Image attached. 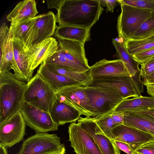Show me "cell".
<instances>
[{
	"instance_id": "1",
	"label": "cell",
	"mask_w": 154,
	"mask_h": 154,
	"mask_svg": "<svg viewBox=\"0 0 154 154\" xmlns=\"http://www.w3.org/2000/svg\"><path fill=\"white\" fill-rule=\"evenodd\" d=\"M103 10L98 0H63L55 15L56 22L58 26L91 28Z\"/></svg>"
},
{
	"instance_id": "2",
	"label": "cell",
	"mask_w": 154,
	"mask_h": 154,
	"mask_svg": "<svg viewBox=\"0 0 154 154\" xmlns=\"http://www.w3.org/2000/svg\"><path fill=\"white\" fill-rule=\"evenodd\" d=\"M26 84L16 79L10 70L0 73V122L20 110Z\"/></svg>"
},
{
	"instance_id": "3",
	"label": "cell",
	"mask_w": 154,
	"mask_h": 154,
	"mask_svg": "<svg viewBox=\"0 0 154 154\" xmlns=\"http://www.w3.org/2000/svg\"><path fill=\"white\" fill-rule=\"evenodd\" d=\"M85 91L89 100L90 112L96 118L111 114L125 100L111 88L85 86Z\"/></svg>"
},
{
	"instance_id": "4",
	"label": "cell",
	"mask_w": 154,
	"mask_h": 154,
	"mask_svg": "<svg viewBox=\"0 0 154 154\" xmlns=\"http://www.w3.org/2000/svg\"><path fill=\"white\" fill-rule=\"evenodd\" d=\"M56 92L40 75L36 73L26 84L24 102L50 112Z\"/></svg>"
},
{
	"instance_id": "5",
	"label": "cell",
	"mask_w": 154,
	"mask_h": 154,
	"mask_svg": "<svg viewBox=\"0 0 154 154\" xmlns=\"http://www.w3.org/2000/svg\"><path fill=\"white\" fill-rule=\"evenodd\" d=\"M143 84L138 71L133 77L115 76L93 80L87 86L112 89L124 99L138 97L143 92Z\"/></svg>"
},
{
	"instance_id": "6",
	"label": "cell",
	"mask_w": 154,
	"mask_h": 154,
	"mask_svg": "<svg viewBox=\"0 0 154 154\" xmlns=\"http://www.w3.org/2000/svg\"><path fill=\"white\" fill-rule=\"evenodd\" d=\"M66 151L56 134L38 132L23 140L17 154H47Z\"/></svg>"
},
{
	"instance_id": "7",
	"label": "cell",
	"mask_w": 154,
	"mask_h": 154,
	"mask_svg": "<svg viewBox=\"0 0 154 154\" xmlns=\"http://www.w3.org/2000/svg\"><path fill=\"white\" fill-rule=\"evenodd\" d=\"M56 22L55 15L51 11L35 17L22 42L24 48L32 46L51 37L57 27Z\"/></svg>"
},
{
	"instance_id": "8",
	"label": "cell",
	"mask_w": 154,
	"mask_h": 154,
	"mask_svg": "<svg viewBox=\"0 0 154 154\" xmlns=\"http://www.w3.org/2000/svg\"><path fill=\"white\" fill-rule=\"evenodd\" d=\"M121 12L118 18V37L124 40L131 39L151 11L125 4L120 5Z\"/></svg>"
},
{
	"instance_id": "9",
	"label": "cell",
	"mask_w": 154,
	"mask_h": 154,
	"mask_svg": "<svg viewBox=\"0 0 154 154\" xmlns=\"http://www.w3.org/2000/svg\"><path fill=\"white\" fill-rule=\"evenodd\" d=\"M26 123L20 110L0 123V144L11 147L22 141Z\"/></svg>"
},
{
	"instance_id": "10",
	"label": "cell",
	"mask_w": 154,
	"mask_h": 154,
	"mask_svg": "<svg viewBox=\"0 0 154 154\" xmlns=\"http://www.w3.org/2000/svg\"><path fill=\"white\" fill-rule=\"evenodd\" d=\"M20 111L26 124L36 133L57 131L58 126L47 112L24 102Z\"/></svg>"
},
{
	"instance_id": "11",
	"label": "cell",
	"mask_w": 154,
	"mask_h": 154,
	"mask_svg": "<svg viewBox=\"0 0 154 154\" xmlns=\"http://www.w3.org/2000/svg\"><path fill=\"white\" fill-rule=\"evenodd\" d=\"M85 87L75 85L63 88L56 92L55 97L60 102L75 108L82 115L86 117H92L89 100L85 91Z\"/></svg>"
},
{
	"instance_id": "12",
	"label": "cell",
	"mask_w": 154,
	"mask_h": 154,
	"mask_svg": "<svg viewBox=\"0 0 154 154\" xmlns=\"http://www.w3.org/2000/svg\"><path fill=\"white\" fill-rule=\"evenodd\" d=\"M68 132L70 146L76 154H102L93 138L79 123H71Z\"/></svg>"
},
{
	"instance_id": "13",
	"label": "cell",
	"mask_w": 154,
	"mask_h": 154,
	"mask_svg": "<svg viewBox=\"0 0 154 154\" xmlns=\"http://www.w3.org/2000/svg\"><path fill=\"white\" fill-rule=\"evenodd\" d=\"M78 122L93 138L102 154H121L115 140L109 138L97 127L94 117H80Z\"/></svg>"
},
{
	"instance_id": "14",
	"label": "cell",
	"mask_w": 154,
	"mask_h": 154,
	"mask_svg": "<svg viewBox=\"0 0 154 154\" xmlns=\"http://www.w3.org/2000/svg\"><path fill=\"white\" fill-rule=\"evenodd\" d=\"M115 140L127 143L135 151L143 145L154 142V136L135 128L119 125L112 130Z\"/></svg>"
},
{
	"instance_id": "15",
	"label": "cell",
	"mask_w": 154,
	"mask_h": 154,
	"mask_svg": "<svg viewBox=\"0 0 154 154\" xmlns=\"http://www.w3.org/2000/svg\"><path fill=\"white\" fill-rule=\"evenodd\" d=\"M59 44L56 39L51 37L32 46L24 48L33 71L48 58L56 52Z\"/></svg>"
},
{
	"instance_id": "16",
	"label": "cell",
	"mask_w": 154,
	"mask_h": 154,
	"mask_svg": "<svg viewBox=\"0 0 154 154\" xmlns=\"http://www.w3.org/2000/svg\"><path fill=\"white\" fill-rule=\"evenodd\" d=\"M89 71L92 81L115 76H129L123 63L118 59L101 60L91 66Z\"/></svg>"
},
{
	"instance_id": "17",
	"label": "cell",
	"mask_w": 154,
	"mask_h": 154,
	"mask_svg": "<svg viewBox=\"0 0 154 154\" xmlns=\"http://www.w3.org/2000/svg\"><path fill=\"white\" fill-rule=\"evenodd\" d=\"M59 45L66 57L79 66L86 72L90 68L86 57L84 44L78 42L58 39Z\"/></svg>"
},
{
	"instance_id": "18",
	"label": "cell",
	"mask_w": 154,
	"mask_h": 154,
	"mask_svg": "<svg viewBox=\"0 0 154 154\" xmlns=\"http://www.w3.org/2000/svg\"><path fill=\"white\" fill-rule=\"evenodd\" d=\"M14 38L13 27L11 25L5 38L0 39V73L12 69L17 79L18 70L14 57Z\"/></svg>"
},
{
	"instance_id": "19",
	"label": "cell",
	"mask_w": 154,
	"mask_h": 154,
	"mask_svg": "<svg viewBox=\"0 0 154 154\" xmlns=\"http://www.w3.org/2000/svg\"><path fill=\"white\" fill-rule=\"evenodd\" d=\"M50 113L53 121L58 126L67 123L75 122L82 115L75 108L60 102L56 97Z\"/></svg>"
},
{
	"instance_id": "20",
	"label": "cell",
	"mask_w": 154,
	"mask_h": 154,
	"mask_svg": "<svg viewBox=\"0 0 154 154\" xmlns=\"http://www.w3.org/2000/svg\"><path fill=\"white\" fill-rule=\"evenodd\" d=\"M13 47L14 59L18 70L17 79L28 82L33 77L34 71L31 69L30 62L25 52L23 43L18 39L14 37Z\"/></svg>"
},
{
	"instance_id": "21",
	"label": "cell",
	"mask_w": 154,
	"mask_h": 154,
	"mask_svg": "<svg viewBox=\"0 0 154 154\" xmlns=\"http://www.w3.org/2000/svg\"><path fill=\"white\" fill-rule=\"evenodd\" d=\"M38 11L34 0H25L18 3L7 16L11 25L14 26L36 17Z\"/></svg>"
},
{
	"instance_id": "22",
	"label": "cell",
	"mask_w": 154,
	"mask_h": 154,
	"mask_svg": "<svg viewBox=\"0 0 154 154\" xmlns=\"http://www.w3.org/2000/svg\"><path fill=\"white\" fill-rule=\"evenodd\" d=\"M37 73L42 77L55 92L67 86H84L77 81L52 71L43 63L40 66Z\"/></svg>"
},
{
	"instance_id": "23",
	"label": "cell",
	"mask_w": 154,
	"mask_h": 154,
	"mask_svg": "<svg viewBox=\"0 0 154 154\" xmlns=\"http://www.w3.org/2000/svg\"><path fill=\"white\" fill-rule=\"evenodd\" d=\"M90 29L72 26H58L54 35L57 39L72 40L85 44L91 40Z\"/></svg>"
},
{
	"instance_id": "24",
	"label": "cell",
	"mask_w": 154,
	"mask_h": 154,
	"mask_svg": "<svg viewBox=\"0 0 154 154\" xmlns=\"http://www.w3.org/2000/svg\"><path fill=\"white\" fill-rule=\"evenodd\" d=\"M154 107V97L141 95L123 100L116 107L113 112H133Z\"/></svg>"
},
{
	"instance_id": "25",
	"label": "cell",
	"mask_w": 154,
	"mask_h": 154,
	"mask_svg": "<svg viewBox=\"0 0 154 154\" xmlns=\"http://www.w3.org/2000/svg\"><path fill=\"white\" fill-rule=\"evenodd\" d=\"M123 125L151 134L154 131V121L131 112H124Z\"/></svg>"
},
{
	"instance_id": "26",
	"label": "cell",
	"mask_w": 154,
	"mask_h": 154,
	"mask_svg": "<svg viewBox=\"0 0 154 154\" xmlns=\"http://www.w3.org/2000/svg\"><path fill=\"white\" fill-rule=\"evenodd\" d=\"M112 43L116 50L118 59L123 62L129 72V76H134L138 71V65L128 51L124 42L117 41L115 39H113Z\"/></svg>"
},
{
	"instance_id": "27",
	"label": "cell",
	"mask_w": 154,
	"mask_h": 154,
	"mask_svg": "<svg viewBox=\"0 0 154 154\" xmlns=\"http://www.w3.org/2000/svg\"><path fill=\"white\" fill-rule=\"evenodd\" d=\"M44 64L52 71L77 81L85 86H87L92 82L89 70L84 73H79L54 64Z\"/></svg>"
},
{
	"instance_id": "28",
	"label": "cell",
	"mask_w": 154,
	"mask_h": 154,
	"mask_svg": "<svg viewBox=\"0 0 154 154\" xmlns=\"http://www.w3.org/2000/svg\"><path fill=\"white\" fill-rule=\"evenodd\" d=\"M43 63L45 64H54L78 72L84 73L87 72L79 66L66 58L63 54L59 45L57 51Z\"/></svg>"
},
{
	"instance_id": "29",
	"label": "cell",
	"mask_w": 154,
	"mask_h": 154,
	"mask_svg": "<svg viewBox=\"0 0 154 154\" xmlns=\"http://www.w3.org/2000/svg\"><path fill=\"white\" fill-rule=\"evenodd\" d=\"M154 33V11L141 24L131 39L142 40Z\"/></svg>"
},
{
	"instance_id": "30",
	"label": "cell",
	"mask_w": 154,
	"mask_h": 154,
	"mask_svg": "<svg viewBox=\"0 0 154 154\" xmlns=\"http://www.w3.org/2000/svg\"><path fill=\"white\" fill-rule=\"evenodd\" d=\"M125 46L132 56L154 48V41L144 39H128L124 40Z\"/></svg>"
},
{
	"instance_id": "31",
	"label": "cell",
	"mask_w": 154,
	"mask_h": 154,
	"mask_svg": "<svg viewBox=\"0 0 154 154\" xmlns=\"http://www.w3.org/2000/svg\"><path fill=\"white\" fill-rule=\"evenodd\" d=\"M94 118L97 127L109 138L115 140L112 130L119 125L113 121L110 114L99 118Z\"/></svg>"
},
{
	"instance_id": "32",
	"label": "cell",
	"mask_w": 154,
	"mask_h": 154,
	"mask_svg": "<svg viewBox=\"0 0 154 154\" xmlns=\"http://www.w3.org/2000/svg\"><path fill=\"white\" fill-rule=\"evenodd\" d=\"M34 19L35 17L24 21L15 25L12 26L14 37L18 39L22 42L24 35Z\"/></svg>"
},
{
	"instance_id": "33",
	"label": "cell",
	"mask_w": 154,
	"mask_h": 154,
	"mask_svg": "<svg viewBox=\"0 0 154 154\" xmlns=\"http://www.w3.org/2000/svg\"><path fill=\"white\" fill-rule=\"evenodd\" d=\"M118 3L137 8L154 11V0H119Z\"/></svg>"
},
{
	"instance_id": "34",
	"label": "cell",
	"mask_w": 154,
	"mask_h": 154,
	"mask_svg": "<svg viewBox=\"0 0 154 154\" xmlns=\"http://www.w3.org/2000/svg\"><path fill=\"white\" fill-rule=\"evenodd\" d=\"M132 56L138 65L145 63L154 57V48L134 54Z\"/></svg>"
},
{
	"instance_id": "35",
	"label": "cell",
	"mask_w": 154,
	"mask_h": 154,
	"mask_svg": "<svg viewBox=\"0 0 154 154\" xmlns=\"http://www.w3.org/2000/svg\"><path fill=\"white\" fill-rule=\"evenodd\" d=\"M140 65V68H138V70L142 81L154 72V60Z\"/></svg>"
},
{
	"instance_id": "36",
	"label": "cell",
	"mask_w": 154,
	"mask_h": 154,
	"mask_svg": "<svg viewBox=\"0 0 154 154\" xmlns=\"http://www.w3.org/2000/svg\"><path fill=\"white\" fill-rule=\"evenodd\" d=\"M137 154H154V142L144 144L136 149Z\"/></svg>"
},
{
	"instance_id": "37",
	"label": "cell",
	"mask_w": 154,
	"mask_h": 154,
	"mask_svg": "<svg viewBox=\"0 0 154 154\" xmlns=\"http://www.w3.org/2000/svg\"><path fill=\"white\" fill-rule=\"evenodd\" d=\"M115 142L117 146L120 149L127 154H137L127 143L116 140H115Z\"/></svg>"
},
{
	"instance_id": "38",
	"label": "cell",
	"mask_w": 154,
	"mask_h": 154,
	"mask_svg": "<svg viewBox=\"0 0 154 154\" xmlns=\"http://www.w3.org/2000/svg\"><path fill=\"white\" fill-rule=\"evenodd\" d=\"M124 112H113L110 114L113 121L119 125H123Z\"/></svg>"
},
{
	"instance_id": "39",
	"label": "cell",
	"mask_w": 154,
	"mask_h": 154,
	"mask_svg": "<svg viewBox=\"0 0 154 154\" xmlns=\"http://www.w3.org/2000/svg\"><path fill=\"white\" fill-rule=\"evenodd\" d=\"M63 0H47L48 8V9L54 8L57 11L59 9L60 6Z\"/></svg>"
},
{
	"instance_id": "40",
	"label": "cell",
	"mask_w": 154,
	"mask_h": 154,
	"mask_svg": "<svg viewBox=\"0 0 154 154\" xmlns=\"http://www.w3.org/2000/svg\"><path fill=\"white\" fill-rule=\"evenodd\" d=\"M106 2V10L113 12L114 9L118 5L117 0H105Z\"/></svg>"
},
{
	"instance_id": "41",
	"label": "cell",
	"mask_w": 154,
	"mask_h": 154,
	"mask_svg": "<svg viewBox=\"0 0 154 154\" xmlns=\"http://www.w3.org/2000/svg\"><path fill=\"white\" fill-rule=\"evenodd\" d=\"M143 85L146 86L148 94L154 97V83H144Z\"/></svg>"
},
{
	"instance_id": "42",
	"label": "cell",
	"mask_w": 154,
	"mask_h": 154,
	"mask_svg": "<svg viewBox=\"0 0 154 154\" xmlns=\"http://www.w3.org/2000/svg\"><path fill=\"white\" fill-rule=\"evenodd\" d=\"M132 112L144 114L149 115L154 118V107L150 108L137 111Z\"/></svg>"
},
{
	"instance_id": "43",
	"label": "cell",
	"mask_w": 154,
	"mask_h": 154,
	"mask_svg": "<svg viewBox=\"0 0 154 154\" xmlns=\"http://www.w3.org/2000/svg\"><path fill=\"white\" fill-rule=\"evenodd\" d=\"M143 84L146 83H154V72L144 79Z\"/></svg>"
},
{
	"instance_id": "44",
	"label": "cell",
	"mask_w": 154,
	"mask_h": 154,
	"mask_svg": "<svg viewBox=\"0 0 154 154\" xmlns=\"http://www.w3.org/2000/svg\"><path fill=\"white\" fill-rule=\"evenodd\" d=\"M0 154H8L6 147L0 144Z\"/></svg>"
},
{
	"instance_id": "45",
	"label": "cell",
	"mask_w": 154,
	"mask_h": 154,
	"mask_svg": "<svg viewBox=\"0 0 154 154\" xmlns=\"http://www.w3.org/2000/svg\"><path fill=\"white\" fill-rule=\"evenodd\" d=\"M99 1L101 5L103 6H106V2L105 0H98Z\"/></svg>"
},
{
	"instance_id": "46",
	"label": "cell",
	"mask_w": 154,
	"mask_h": 154,
	"mask_svg": "<svg viewBox=\"0 0 154 154\" xmlns=\"http://www.w3.org/2000/svg\"><path fill=\"white\" fill-rule=\"evenodd\" d=\"M65 153L66 151H64L63 152H56L47 154H65Z\"/></svg>"
},
{
	"instance_id": "47",
	"label": "cell",
	"mask_w": 154,
	"mask_h": 154,
	"mask_svg": "<svg viewBox=\"0 0 154 154\" xmlns=\"http://www.w3.org/2000/svg\"><path fill=\"white\" fill-rule=\"evenodd\" d=\"M154 60V57H152V58H151L150 59H149L147 62V63L150 61H151V60Z\"/></svg>"
},
{
	"instance_id": "48",
	"label": "cell",
	"mask_w": 154,
	"mask_h": 154,
	"mask_svg": "<svg viewBox=\"0 0 154 154\" xmlns=\"http://www.w3.org/2000/svg\"><path fill=\"white\" fill-rule=\"evenodd\" d=\"M151 135L154 136V131H153Z\"/></svg>"
}]
</instances>
